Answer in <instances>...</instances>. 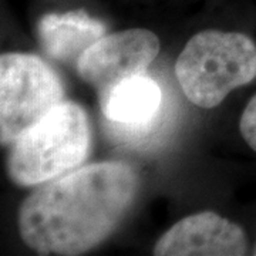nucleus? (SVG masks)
<instances>
[{"label":"nucleus","instance_id":"f257e3e1","mask_svg":"<svg viewBox=\"0 0 256 256\" xmlns=\"http://www.w3.org/2000/svg\"><path fill=\"white\" fill-rule=\"evenodd\" d=\"M140 190L124 162H98L64 175L30 194L18 210L23 242L40 255L86 254L108 238Z\"/></svg>","mask_w":256,"mask_h":256},{"label":"nucleus","instance_id":"f03ea898","mask_svg":"<svg viewBox=\"0 0 256 256\" xmlns=\"http://www.w3.org/2000/svg\"><path fill=\"white\" fill-rule=\"evenodd\" d=\"M175 76L188 100L214 108L229 92L256 78V43L238 32H201L176 58Z\"/></svg>","mask_w":256,"mask_h":256},{"label":"nucleus","instance_id":"7ed1b4c3","mask_svg":"<svg viewBox=\"0 0 256 256\" xmlns=\"http://www.w3.org/2000/svg\"><path fill=\"white\" fill-rule=\"evenodd\" d=\"M90 124L86 111L63 101L12 144L8 174L23 186L52 181L80 165L90 150Z\"/></svg>","mask_w":256,"mask_h":256},{"label":"nucleus","instance_id":"20e7f679","mask_svg":"<svg viewBox=\"0 0 256 256\" xmlns=\"http://www.w3.org/2000/svg\"><path fill=\"white\" fill-rule=\"evenodd\" d=\"M64 87L48 64L34 54L0 57V141L14 140L63 102Z\"/></svg>","mask_w":256,"mask_h":256},{"label":"nucleus","instance_id":"39448f33","mask_svg":"<svg viewBox=\"0 0 256 256\" xmlns=\"http://www.w3.org/2000/svg\"><path fill=\"white\" fill-rule=\"evenodd\" d=\"M160 53L156 33L146 28H130L102 36L77 62L82 80L98 92L100 100L118 82L144 74Z\"/></svg>","mask_w":256,"mask_h":256},{"label":"nucleus","instance_id":"423d86ee","mask_svg":"<svg viewBox=\"0 0 256 256\" xmlns=\"http://www.w3.org/2000/svg\"><path fill=\"white\" fill-rule=\"evenodd\" d=\"M249 245L244 228L215 212L178 220L154 246L156 256H242Z\"/></svg>","mask_w":256,"mask_h":256},{"label":"nucleus","instance_id":"0eeeda50","mask_svg":"<svg viewBox=\"0 0 256 256\" xmlns=\"http://www.w3.org/2000/svg\"><path fill=\"white\" fill-rule=\"evenodd\" d=\"M162 92L152 78L144 74L118 82L101 98V110L114 127L126 136H141L152 127L161 107Z\"/></svg>","mask_w":256,"mask_h":256},{"label":"nucleus","instance_id":"6e6552de","mask_svg":"<svg viewBox=\"0 0 256 256\" xmlns=\"http://www.w3.org/2000/svg\"><path fill=\"white\" fill-rule=\"evenodd\" d=\"M106 24L86 10L48 13L38 20V40L52 58L77 64L82 54L106 36Z\"/></svg>","mask_w":256,"mask_h":256},{"label":"nucleus","instance_id":"1a4fd4ad","mask_svg":"<svg viewBox=\"0 0 256 256\" xmlns=\"http://www.w3.org/2000/svg\"><path fill=\"white\" fill-rule=\"evenodd\" d=\"M239 128L245 142L256 152V94L249 100L242 112Z\"/></svg>","mask_w":256,"mask_h":256},{"label":"nucleus","instance_id":"9d476101","mask_svg":"<svg viewBox=\"0 0 256 256\" xmlns=\"http://www.w3.org/2000/svg\"><path fill=\"white\" fill-rule=\"evenodd\" d=\"M254 255L256 256V245H255V248H254Z\"/></svg>","mask_w":256,"mask_h":256}]
</instances>
